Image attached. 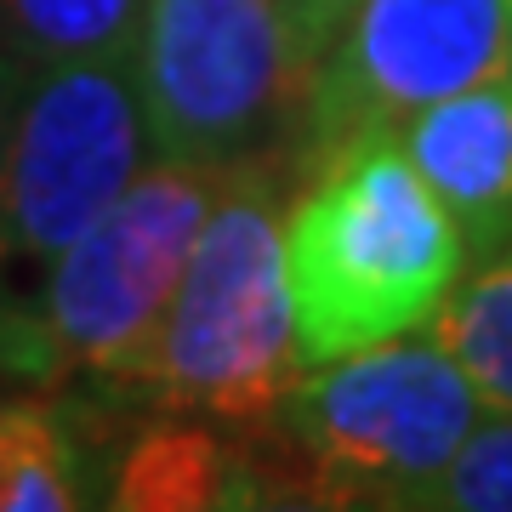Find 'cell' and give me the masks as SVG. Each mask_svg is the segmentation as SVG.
Wrapping results in <instances>:
<instances>
[{
    "label": "cell",
    "instance_id": "6da1fadb",
    "mask_svg": "<svg viewBox=\"0 0 512 512\" xmlns=\"http://www.w3.org/2000/svg\"><path fill=\"white\" fill-rule=\"evenodd\" d=\"M279 211L285 291L308 365L416 336L467 274V245L393 137H359L308 165Z\"/></svg>",
    "mask_w": 512,
    "mask_h": 512
},
{
    "label": "cell",
    "instance_id": "7a4b0ae2",
    "mask_svg": "<svg viewBox=\"0 0 512 512\" xmlns=\"http://www.w3.org/2000/svg\"><path fill=\"white\" fill-rule=\"evenodd\" d=\"M302 370L308 359L279 251V194L262 165H234L131 382L154 387L160 404L262 427Z\"/></svg>",
    "mask_w": 512,
    "mask_h": 512
},
{
    "label": "cell",
    "instance_id": "3957f363",
    "mask_svg": "<svg viewBox=\"0 0 512 512\" xmlns=\"http://www.w3.org/2000/svg\"><path fill=\"white\" fill-rule=\"evenodd\" d=\"M319 57L285 0H148L131 80L154 160L262 165L308 131Z\"/></svg>",
    "mask_w": 512,
    "mask_h": 512
},
{
    "label": "cell",
    "instance_id": "277c9868",
    "mask_svg": "<svg viewBox=\"0 0 512 512\" xmlns=\"http://www.w3.org/2000/svg\"><path fill=\"white\" fill-rule=\"evenodd\" d=\"M228 171L154 160L103 217L40 274L29 308L0 330V365L52 376H137L183 262Z\"/></svg>",
    "mask_w": 512,
    "mask_h": 512
},
{
    "label": "cell",
    "instance_id": "5b68a950",
    "mask_svg": "<svg viewBox=\"0 0 512 512\" xmlns=\"http://www.w3.org/2000/svg\"><path fill=\"white\" fill-rule=\"evenodd\" d=\"M484 416L490 404L433 336H393L308 365L262 427L302 461L313 501L410 507Z\"/></svg>",
    "mask_w": 512,
    "mask_h": 512
},
{
    "label": "cell",
    "instance_id": "8992f818",
    "mask_svg": "<svg viewBox=\"0 0 512 512\" xmlns=\"http://www.w3.org/2000/svg\"><path fill=\"white\" fill-rule=\"evenodd\" d=\"M148 165L154 143L131 57L57 63L29 74L0 148V302L29 274L40 285V274Z\"/></svg>",
    "mask_w": 512,
    "mask_h": 512
},
{
    "label": "cell",
    "instance_id": "52a82bcc",
    "mask_svg": "<svg viewBox=\"0 0 512 512\" xmlns=\"http://www.w3.org/2000/svg\"><path fill=\"white\" fill-rule=\"evenodd\" d=\"M512 0H353L308 92V165L393 137L416 109L507 74Z\"/></svg>",
    "mask_w": 512,
    "mask_h": 512
},
{
    "label": "cell",
    "instance_id": "ba28073f",
    "mask_svg": "<svg viewBox=\"0 0 512 512\" xmlns=\"http://www.w3.org/2000/svg\"><path fill=\"white\" fill-rule=\"evenodd\" d=\"M404 160L461 228L467 262L512 245V74L427 103L393 131Z\"/></svg>",
    "mask_w": 512,
    "mask_h": 512
},
{
    "label": "cell",
    "instance_id": "9c48e42d",
    "mask_svg": "<svg viewBox=\"0 0 512 512\" xmlns=\"http://www.w3.org/2000/svg\"><path fill=\"white\" fill-rule=\"evenodd\" d=\"M421 330L461 365L478 399L512 416V245L461 274Z\"/></svg>",
    "mask_w": 512,
    "mask_h": 512
},
{
    "label": "cell",
    "instance_id": "30bf717a",
    "mask_svg": "<svg viewBox=\"0 0 512 512\" xmlns=\"http://www.w3.org/2000/svg\"><path fill=\"white\" fill-rule=\"evenodd\" d=\"M148 0H0V46L23 69L131 57Z\"/></svg>",
    "mask_w": 512,
    "mask_h": 512
},
{
    "label": "cell",
    "instance_id": "8fae6325",
    "mask_svg": "<svg viewBox=\"0 0 512 512\" xmlns=\"http://www.w3.org/2000/svg\"><path fill=\"white\" fill-rule=\"evenodd\" d=\"M245 484H256V473L222 456L217 439L154 433L120 467L114 507H234V501H251Z\"/></svg>",
    "mask_w": 512,
    "mask_h": 512
},
{
    "label": "cell",
    "instance_id": "7c38bea8",
    "mask_svg": "<svg viewBox=\"0 0 512 512\" xmlns=\"http://www.w3.org/2000/svg\"><path fill=\"white\" fill-rule=\"evenodd\" d=\"M63 512L80 507L74 444L46 410H0V512Z\"/></svg>",
    "mask_w": 512,
    "mask_h": 512
},
{
    "label": "cell",
    "instance_id": "4fadbf2b",
    "mask_svg": "<svg viewBox=\"0 0 512 512\" xmlns=\"http://www.w3.org/2000/svg\"><path fill=\"white\" fill-rule=\"evenodd\" d=\"M410 507H439V512H512V416L490 410Z\"/></svg>",
    "mask_w": 512,
    "mask_h": 512
},
{
    "label": "cell",
    "instance_id": "5bb4252c",
    "mask_svg": "<svg viewBox=\"0 0 512 512\" xmlns=\"http://www.w3.org/2000/svg\"><path fill=\"white\" fill-rule=\"evenodd\" d=\"M285 6H291L302 40L313 46V57H325V46L336 40V29H342L348 12H353V0H285Z\"/></svg>",
    "mask_w": 512,
    "mask_h": 512
},
{
    "label": "cell",
    "instance_id": "9a60e30c",
    "mask_svg": "<svg viewBox=\"0 0 512 512\" xmlns=\"http://www.w3.org/2000/svg\"><path fill=\"white\" fill-rule=\"evenodd\" d=\"M29 74H35V69H23L18 57L0 46V148H6V131H12V114H18V103H23Z\"/></svg>",
    "mask_w": 512,
    "mask_h": 512
},
{
    "label": "cell",
    "instance_id": "2e32d148",
    "mask_svg": "<svg viewBox=\"0 0 512 512\" xmlns=\"http://www.w3.org/2000/svg\"><path fill=\"white\" fill-rule=\"evenodd\" d=\"M507 74H512V29H507Z\"/></svg>",
    "mask_w": 512,
    "mask_h": 512
}]
</instances>
